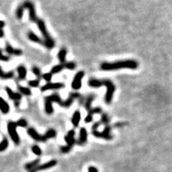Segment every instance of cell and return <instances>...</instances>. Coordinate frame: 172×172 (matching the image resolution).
Wrapping results in <instances>:
<instances>
[{"label": "cell", "instance_id": "7c38bea8", "mask_svg": "<svg viewBox=\"0 0 172 172\" xmlns=\"http://www.w3.org/2000/svg\"><path fill=\"white\" fill-rule=\"evenodd\" d=\"M57 164V162L56 160H51V161L47 162V163H45V164H43L42 165L37 166V167L34 168V169H32L31 171H29V172H37L39 171H41V170L48 169H50V168L55 167Z\"/></svg>", "mask_w": 172, "mask_h": 172}, {"label": "cell", "instance_id": "9a60e30c", "mask_svg": "<svg viewBox=\"0 0 172 172\" xmlns=\"http://www.w3.org/2000/svg\"><path fill=\"white\" fill-rule=\"evenodd\" d=\"M27 37L30 39L32 42H34L35 43H38V44L45 45L44 41L42 40V39L39 38V37L37 36L35 33L33 32H29L27 33Z\"/></svg>", "mask_w": 172, "mask_h": 172}, {"label": "cell", "instance_id": "f1b7e54d", "mask_svg": "<svg viewBox=\"0 0 172 172\" xmlns=\"http://www.w3.org/2000/svg\"><path fill=\"white\" fill-rule=\"evenodd\" d=\"M63 65H64L65 68L68 69V70H75V68H76V64L74 62H67Z\"/></svg>", "mask_w": 172, "mask_h": 172}, {"label": "cell", "instance_id": "8fae6325", "mask_svg": "<svg viewBox=\"0 0 172 172\" xmlns=\"http://www.w3.org/2000/svg\"><path fill=\"white\" fill-rule=\"evenodd\" d=\"M63 88H65V84L62 83H47L41 87L40 90L42 92H45L49 90H58Z\"/></svg>", "mask_w": 172, "mask_h": 172}, {"label": "cell", "instance_id": "74e56055", "mask_svg": "<svg viewBox=\"0 0 172 172\" xmlns=\"http://www.w3.org/2000/svg\"><path fill=\"white\" fill-rule=\"evenodd\" d=\"M5 22H4V21H2V20H0V29H2L3 27H5Z\"/></svg>", "mask_w": 172, "mask_h": 172}, {"label": "cell", "instance_id": "52a82bcc", "mask_svg": "<svg viewBox=\"0 0 172 172\" xmlns=\"http://www.w3.org/2000/svg\"><path fill=\"white\" fill-rule=\"evenodd\" d=\"M103 85L106 86V93L105 96V101L107 104H110L113 100V97L115 90H116V86L113 83L112 81L110 80H103Z\"/></svg>", "mask_w": 172, "mask_h": 172}, {"label": "cell", "instance_id": "5bb4252c", "mask_svg": "<svg viewBox=\"0 0 172 172\" xmlns=\"http://www.w3.org/2000/svg\"><path fill=\"white\" fill-rule=\"evenodd\" d=\"M87 137H88V132L85 128H81L80 130V138L77 143L78 145H83L87 142Z\"/></svg>", "mask_w": 172, "mask_h": 172}, {"label": "cell", "instance_id": "4fadbf2b", "mask_svg": "<svg viewBox=\"0 0 172 172\" xmlns=\"http://www.w3.org/2000/svg\"><path fill=\"white\" fill-rule=\"evenodd\" d=\"M5 90L11 100H15V101H19V100H21L22 95L19 93H15L9 87H6Z\"/></svg>", "mask_w": 172, "mask_h": 172}, {"label": "cell", "instance_id": "3957f363", "mask_svg": "<svg viewBox=\"0 0 172 172\" xmlns=\"http://www.w3.org/2000/svg\"><path fill=\"white\" fill-rule=\"evenodd\" d=\"M25 9H28L29 10V19L32 22H37L38 20L37 15H36V10H35V7L34 4H33L30 1H25L19 6L16 10V17L18 19H21L22 18L24 11Z\"/></svg>", "mask_w": 172, "mask_h": 172}, {"label": "cell", "instance_id": "4316f807", "mask_svg": "<svg viewBox=\"0 0 172 172\" xmlns=\"http://www.w3.org/2000/svg\"><path fill=\"white\" fill-rule=\"evenodd\" d=\"M8 145H9L8 140L6 138H5L2 140V141L0 143V152L5 151V150L7 149V148L8 147Z\"/></svg>", "mask_w": 172, "mask_h": 172}, {"label": "cell", "instance_id": "f546056e", "mask_svg": "<svg viewBox=\"0 0 172 172\" xmlns=\"http://www.w3.org/2000/svg\"><path fill=\"white\" fill-rule=\"evenodd\" d=\"M39 85V79L29 80L28 82V86L31 88H37Z\"/></svg>", "mask_w": 172, "mask_h": 172}, {"label": "cell", "instance_id": "8d00e7d4", "mask_svg": "<svg viewBox=\"0 0 172 172\" xmlns=\"http://www.w3.org/2000/svg\"><path fill=\"white\" fill-rule=\"evenodd\" d=\"M88 172H98V171L96 168H95L93 167H89V169H88Z\"/></svg>", "mask_w": 172, "mask_h": 172}, {"label": "cell", "instance_id": "d4e9b609", "mask_svg": "<svg viewBox=\"0 0 172 172\" xmlns=\"http://www.w3.org/2000/svg\"><path fill=\"white\" fill-rule=\"evenodd\" d=\"M18 90H19V91L22 94L25 95V96H31V95H32L31 90L29 88H27V87L19 86H18Z\"/></svg>", "mask_w": 172, "mask_h": 172}, {"label": "cell", "instance_id": "277c9868", "mask_svg": "<svg viewBox=\"0 0 172 172\" xmlns=\"http://www.w3.org/2000/svg\"><path fill=\"white\" fill-rule=\"evenodd\" d=\"M37 27H38L39 30L40 31V32L42 33L43 37H44V42H45V46L47 47V49H52L55 47V41L54 39L52 38V37L50 36L49 34L48 31H47L46 25H45V22L42 19H38L37 22Z\"/></svg>", "mask_w": 172, "mask_h": 172}, {"label": "cell", "instance_id": "5b68a950", "mask_svg": "<svg viewBox=\"0 0 172 172\" xmlns=\"http://www.w3.org/2000/svg\"><path fill=\"white\" fill-rule=\"evenodd\" d=\"M27 133L31 136L33 139L37 141H40V142H45L47 140H48L49 138H54L56 136L57 132L56 130L54 129H50L46 132V133L45 135H39L37 132L33 128H29L27 130Z\"/></svg>", "mask_w": 172, "mask_h": 172}, {"label": "cell", "instance_id": "ffe728a7", "mask_svg": "<svg viewBox=\"0 0 172 172\" xmlns=\"http://www.w3.org/2000/svg\"><path fill=\"white\" fill-rule=\"evenodd\" d=\"M67 52H68V50H66V48H62L59 51L58 54H57V57H58V60L61 64H65L66 62L65 60H66Z\"/></svg>", "mask_w": 172, "mask_h": 172}, {"label": "cell", "instance_id": "cb8c5ba5", "mask_svg": "<svg viewBox=\"0 0 172 172\" xmlns=\"http://www.w3.org/2000/svg\"><path fill=\"white\" fill-rule=\"evenodd\" d=\"M94 99H95L94 96H90L88 97V98L86 99V102H85V103H84L85 108H86V110H88V111H89V110L91 109V103H92V102L94 100Z\"/></svg>", "mask_w": 172, "mask_h": 172}, {"label": "cell", "instance_id": "6da1fadb", "mask_svg": "<svg viewBox=\"0 0 172 172\" xmlns=\"http://www.w3.org/2000/svg\"><path fill=\"white\" fill-rule=\"evenodd\" d=\"M138 67V63L134 60H124L113 62H103L100 65V69L104 71H113L120 69H132L135 70Z\"/></svg>", "mask_w": 172, "mask_h": 172}, {"label": "cell", "instance_id": "d6a6232c", "mask_svg": "<svg viewBox=\"0 0 172 172\" xmlns=\"http://www.w3.org/2000/svg\"><path fill=\"white\" fill-rule=\"evenodd\" d=\"M102 110L100 108H91L90 110L88 111V115H90V116H93V115L95 113H101Z\"/></svg>", "mask_w": 172, "mask_h": 172}, {"label": "cell", "instance_id": "2e32d148", "mask_svg": "<svg viewBox=\"0 0 172 172\" xmlns=\"http://www.w3.org/2000/svg\"><path fill=\"white\" fill-rule=\"evenodd\" d=\"M5 50L8 54L9 55H16V56H19L22 54V51L19 49H15L13 47H12L11 45H7V46L5 47Z\"/></svg>", "mask_w": 172, "mask_h": 172}, {"label": "cell", "instance_id": "30bf717a", "mask_svg": "<svg viewBox=\"0 0 172 172\" xmlns=\"http://www.w3.org/2000/svg\"><path fill=\"white\" fill-rule=\"evenodd\" d=\"M84 75L85 73L83 71H79L78 73H77V74L72 81V84H71V86H72L73 90H78L81 88V87H82V80L83 78Z\"/></svg>", "mask_w": 172, "mask_h": 172}, {"label": "cell", "instance_id": "d6986e66", "mask_svg": "<svg viewBox=\"0 0 172 172\" xmlns=\"http://www.w3.org/2000/svg\"><path fill=\"white\" fill-rule=\"evenodd\" d=\"M80 119H81L80 113V111H78V110H76V111H75L74 113H73L72 118V123L73 125L74 126V127L76 128L78 127Z\"/></svg>", "mask_w": 172, "mask_h": 172}, {"label": "cell", "instance_id": "8992f818", "mask_svg": "<svg viewBox=\"0 0 172 172\" xmlns=\"http://www.w3.org/2000/svg\"><path fill=\"white\" fill-rule=\"evenodd\" d=\"M100 123H96L92 127V133L93 134V136H96L97 138H104V139H107V140H110L113 138V136L110 134V130H111V128L109 126H106L105 129L103 130V131L99 132L98 130V126H100Z\"/></svg>", "mask_w": 172, "mask_h": 172}, {"label": "cell", "instance_id": "ab89813d", "mask_svg": "<svg viewBox=\"0 0 172 172\" xmlns=\"http://www.w3.org/2000/svg\"><path fill=\"white\" fill-rule=\"evenodd\" d=\"M15 107H19V101H15Z\"/></svg>", "mask_w": 172, "mask_h": 172}, {"label": "cell", "instance_id": "836d02e7", "mask_svg": "<svg viewBox=\"0 0 172 172\" xmlns=\"http://www.w3.org/2000/svg\"><path fill=\"white\" fill-rule=\"evenodd\" d=\"M42 78L44 79L45 80H46L47 82L50 83V80H52V74L51 73H44V74L42 75Z\"/></svg>", "mask_w": 172, "mask_h": 172}, {"label": "cell", "instance_id": "4dcf8cb0", "mask_svg": "<svg viewBox=\"0 0 172 172\" xmlns=\"http://www.w3.org/2000/svg\"><path fill=\"white\" fill-rule=\"evenodd\" d=\"M109 122H110V119H109V118H108V115L106 114V113L103 114L101 116V123H102L107 126L108 124L109 123Z\"/></svg>", "mask_w": 172, "mask_h": 172}, {"label": "cell", "instance_id": "e0dca14e", "mask_svg": "<svg viewBox=\"0 0 172 172\" xmlns=\"http://www.w3.org/2000/svg\"><path fill=\"white\" fill-rule=\"evenodd\" d=\"M0 110L4 114H7L9 111V104L1 96H0Z\"/></svg>", "mask_w": 172, "mask_h": 172}, {"label": "cell", "instance_id": "7a4b0ae2", "mask_svg": "<svg viewBox=\"0 0 172 172\" xmlns=\"http://www.w3.org/2000/svg\"><path fill=\"white\" fill-rule=\"evenodd\" d=\"M74 98L70 96L66 100H62L60 96L57 93H53L50 96L45 97V110L47 114H52L53 113L52 103H57L60 106L65 108L70 107L73 104Z\"/></svg>", "mask_w": 172, "mask_h": 172}, {"label": "cell", "instance_id": "d590c367", "mask_svg": "<svg viewBox=\"0 0 172 172\" xmlns=\"http://www.w3.org/2000/svg\"><path fill=\"white\" fill-rule=\"evenodd\" d=\"M9 59H10V57L4 55L2 52V50H0V60L4 61V62H7V61L9 60Z\"/></svg>", "mask_w": 172, "mask_h": 172}, {"label": "cell", "instance_id": "ac0fdd59", "mask_svg": "<svg viewBox=\"0 0 172 172\" xmlns=\"http://www.w3.org/2000/svg\"><path fill=\"white\" fill-rule=\"evenodd\" d=\"M17 71L18 73V78L19 80H24L26 78L27 76V70L25 66L23 65H19L17 67Z\"/></svg>", "mask_w": 172, "mask_h": 172}, {"label": "cell", "instance_id": "9c48e42d", "mask_svg": "<svg viewBox=\"0 0 172 172\" xmlns=\"http://www.w3.org/2000/svg\"><path fill=\"white\" fill-rule=\"evenodd\" d=\"M17 123L15 122H9L7 125V130L8 133H9V136L12 138V140L15 142L16 145H18L19 143V136L17 132Z\"/></svg>", "mask_w": 172, "mask_h": 172}, {"label": "cell", "instance_id": "83f0119b", "mask_svg": "<svg viewBox=\"0 0 172 172\" xmlns=\"http://www.w3.org/2000/svg\"><path fill=\"white\" fill-rule=\"evenodd\" d=\"M32 73L35 75V76H36L37 78H38V79H39L42 76L40 69H39L38 67L36 66L33 67V68H32Z\"/></svg>", "mask_w": 172, "mask_h": 172}, {"label": "cell", "instance_id": "e575fe53", "mask_svg": "<svg viewBox=\"0 0 172 172\" xmlns=\"http://www.w3.org/2000/svg\"><path fill=\"white\" fill-rule=\"evenodd\" d=\"M17 126H19V127L25 128L27 126V122L25 119H23V118H22V119H19L18 121L17 122Z\"/></svg>", "mask_w": 172, "mask_h": 172}, {"label": "cell", "instance_id": "7402d4cb", "mask_svg": "<svg viewBox=\"0 0 172 172\" xmlns=\"http://www.w3.org/2000/svg\"><path fill=\"white\" fill-rule=\"evenodd\" d=\"M14 73L13 71H9L8 73L4 72L2 70V68L0 66V78L2 79V80H7V79L12 78L14 77Z\"/></svg>", "mask_w": 172, "mask_h": 172}, {"label": "cell", "instance_id": "1f68e13d", "mask_svg": "<svg viewBox=\"0 0 172 172\" xmlns=\"http://www.w3.org/2000/svg\"><path fill=\"white\" fill-rule=\"evenodd\" d=\"M32 152L35 154H36L37 156H40L41 154H42V150H41L40 148L37 145L32 146Z\"/></svg>", "mask_w": 172, "mask_h": 172}, {"label": "cell", "instance_id": "484cf974", "mask_svg": "<svg viewBox=\"0 0 172 172\" xmlns=\"http://www.w3.org/2000/svg\"><path fill=\"white\" fill-rule=\"evenodd\" d=\"M64 65L63 64H60V65H57L55 66L52 67V69H51L50 73H52V75L56 74V73H58L62 71L63 69H64Z\"/></svg>", "mask_w": 172, "mask_h": 172}, {"label": "cell", "instance_id": "603a6c76", "mask_svg": "<svg viewBox=\"0 0 172 172\" xmlns=\"http://www.w3.org/2000/svg\"><path fill=\"white\" fill-rule=\"evenodd\" d=\"M39 161H40V159H35L34 161H32V162H29V163L27 164L26 165H25V169H27V171H31L32 169H33L34 168H35L37 167V166H38V164L39 163Z\"/></svg>", "mask_w": 172, "mask_h": 172}, {"label": "cell", "instance_id": "f35d334b", "mask_svg": "<svg viewBox=\"0 0 172 172\" xmlns=\"http://www.w3.org/2000/svg\"><path fill=\"white\" fill-rule=\"evenodd\" d=\"M4 34H5V33H4V31L2 30V29H0V38L4 37Z\"/></svg>", "mask_w": 172, "mask_h": 172}, {"label": "cell", "instance_id": "44dd1931", "mask_svg": "<svg viewBox=\"0 0 172 172\" xmlns=\"http://www.w3.org/2000/svg\"><path fill=\"white\" fill-rule=\"evenodd\" d=\"M88 86L90 87H91V88H100V87H102L103 85L102 80L93 78V79H90V80L88 81Z\"/></svg>", "mask_w": 172, "mask_h": 172}, {"label": "cell", "instance_id": "ba28073f", "mask_svg": "<svg viewBox=\"0 0 172 172\" xmlns=\"http://www.w3.org/2000/svg\"><path fill=\"white\" fill-rule=\"evenodd\" d=\"M75 130H71L70 131L68 132V135L65 137V141L67 142V143H68V145L66 146H62V147H61V151L62 152V153H68L72 149L73 146L74 145L75 143H76V139H75Z\"/></svg>", "mask_w": 172, "mask_h": 172}]
</instances>
